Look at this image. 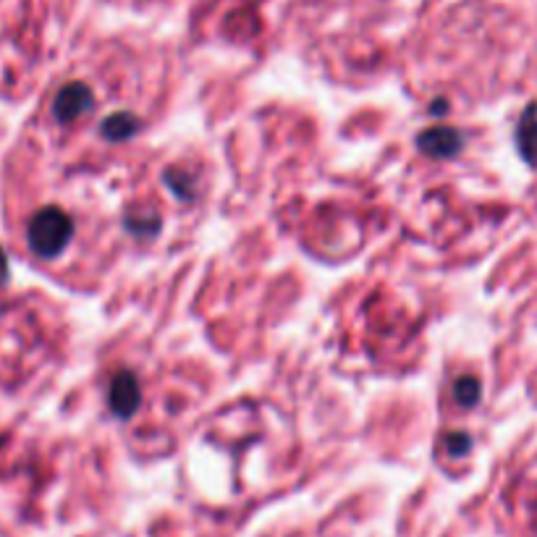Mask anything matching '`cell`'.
Returning <instances> with one entry per match:
<instances>
[{
  "mask_svg": "<svg viewBox=\"0 0 537 537\" xmlns=\"http://www.w3.org/2000/svg\"><path fill=\"white\" fill-rule=\"evenodd\" d=\"M71 234L74 226L56 207L40 210L29 223V244L40 257H56L69 244Z\"/></svg>",
  "mask_w": 537,
  "mask_h": 537,
  "instance_id": "cell-1",
  "label": "cell"
},
{
  "mask_svg": "<svg viewBox=\"0 0 537 537\" xmlns=\"http://www.w3.org/2000/svg\"><path fill=\"white\" fill-rule=\"evenodd\" d=\"M92 105V92L84 87V84H69L66 90H61L56 100V116L58 121L63 124H69L74 118L84 116V113L90 111Z\"/></svg>",
  "mask_w": 537,
  "mask_h": 537,
  "instance_id": "cell-2",
  "label": "cell"
},
{
  "mask_svg": "<svg viewBox=\"0 0 537 537\" xmlns=\"http://www.w3.org/2000/svg\"><path fill=\"white\" fill-rule=\"evenodd\" d=\"M519 150H522L524 160L537 166V105H530L527 111L522 113V121H519L517 129Z\"/></svg>",
  "mask_w": 537,
  "mask_h": 537,
  "instance_id": "cell-3",
  "label": "cell"
},
{
  "mask_svg": "<svg viewBox=\"0 0 537 537\" xmlns=\"http://www.w3.org/2000/svg\"><path fill=\"white\" fill-rule=\"evenodd\" d=\"M422 147H425L430 155H441V158H446V155H454V152L459 150V134L451 129L427 131L425 137H422Z\"/></svg>",
  "mask_w": 537,
  "mask_h": 537,
  "instance_id": "cell-4",
  "label": "cell"
},
{
  "mask_svg": "<svg viewBox=\"0 0 537 537\" xmlns=\"http://www.w3.org/2000/svg\"><path fill=\"white\" fill-rule=\"evenodd\" d=\"M113 407L118 409L121 414H129L131 409L137 407V386H134V380L129 375H121L116 380V386H113Z\"/></svg>",
  "mask_w": 537,
  "mask_h": 537,
  "instance_id": "cell-5",
  "label": "cell"
},
{
  "mask_svg": "<svg viewBox=\"0 0 537 537\" xmlns=\"http://www.w3.org/2000/svg\"><path fill=\"white\" fill-rule=\"evenodd\" d=\"M137 118L134 116H113L108 118V124H105V134L113 139H126L129 134L137 131Z\"/></svg>",
  "mask_w": 537,
  "mask_h": 537,
  "instance_id": "cell-6",
  "label": "cell"
},
{
  "mask_svg": "<svg viewBox=\"0 0 537 537\" xmlns=\"http://www.w3.org/2000/svg\"><path fill=\"white\" fill-rule=\"evenodd\" d=\"M456 399L462 401L464 407H475L477 399H480V386H477L475 378H462L456 383Z\"/></svg>",
  "mask_w": 537,
  "mask_h": 537,
  "instance_id": "cell-7",
  "label": "cell"
},
{
  "mask_svg": "<svg viewBox=\"0 0 537 537\" xmlns=\"http://www.w3.org/2000/svg\"><path fill=\"white\" fill-rule=\"evenodd\" d=\"M8 270H6V257H3V252H0V283L6 281Z\"/></svg>",
  "mask_w": 537,
  "mask_h": 537,
  "instance_id": "cell-8",
  "label": "cell"
}]
</instances>
